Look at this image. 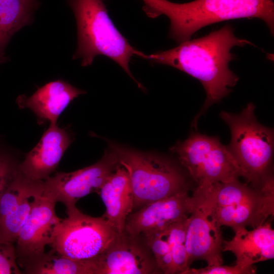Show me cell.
Wrapping results in <instances>:
<instances>
[{"instance_id":"1","label":"cell","mask_w":274,"mask_h":274,"mask_svg":"<svg viewBox=\"0 0 274 274\" xmlns=\"http://www.w3.org/2000/svg\"><path fill=\"white\" fill-rule=\"evenodd\" d=\"M253 45L250 41L238 38L230 24L209 34L188 40L171 49L150 55L142 52L140 56L155 63L166 64L177 68L198 80L206 92V99L200 112L194 117L192 126L196 128L199 117L213 104L227 96L239 78L229 68L234 59L231 52L234 46Z\"/></svg>"},{"instance_id":"2","label":"cell","mask_w":274,"mask_h":274,"mask_svg":"<svg viewBox=\"0 0 274 274\" xmlns=\"http://www.w3.org/2000/svg\"><path fill=\"white\" fill-rule=\"evenodd\" d=\"M142 1L143 9L149 17L164 15L169 18V37L179 44L190 40L203 27L235 19H260L273 36V0H195L182 4L168 0Z\"/></svg>"},{"instance_id":"3","label":"cell","mask_w":274,"mask_h":274,"mask_svg":"<svg viewBox=\"0 0 274 274\" xmlns=\"http://www.w3.org/2000/svg\"><path fill=\"white\" fill-rule=\"evenodd\" d=\"M254 110V105L250 102L238 114L220 112L231 132L227 147L247 184L259 190L274 192L273 130L258 121Z\"/></svg>"},{"instance_id":"4","label":"cell","mask_w":274,"mask_h":274,"mask_svg":"<svg viewBox=\"0 0 274 274\" xmlns=\"http://www.w3.org/2000/svg\"><path fill=\"white\" fill-rule=\"evenodd\" d=\"M72 9L77 26L78 44L74 59H81L83 66L92 64L97 55L113 60L138 84L143 86L133 76L129 63L135 50L116 28L110 18L103 0H67Z\"/></svg>"},{"instance_id":"5","label":"cell","mask_w":274,"mask_h":274,"mask_svg":"<svg viewBox=\"0 0 274 274\" xmlns=\"http://www.w3.org/2000/svg\"><path fill=\"white\" fill-rule=\"evenodd\" d=\"M109 146L128 174L134 209L188 190L185 175L169 160L113 143Z\"/></svg>"},{"instance_id":"6","label":"cell","mask_w":274,"mask_h":274,"mask_svg":"<svg viewBox=\"0 0 274 274\" xmlns=\"http://www.w3.org/2000/svg\"><path fill=\"white\" fill-rule=\"evenodd\" d=\"M170 149L198 187L243 177L227 146L217 136L194 133Z\"/></svg>"},{"instance_id":"7","label":"cell","mask_w":274,"mask_h":274,"mask_svg":"<svg viewBox=\"0 0 274 274\" xmlns=\"http://www.w3.org/2000/svg\"><path fill=\"white\" fill-rule=\"evenodd\" d=\"M54 233L51 248L78 261L90 260L100 255L119 233L102 216L93 217L76 207L66 213Z\"/></svg>"},{"instance_id":"8","label":"cell","mask_w":274,"mask_h":274,"mask_svg":"<svg viewBox=\"0 0 274 274\" xmlns=\"http://www.w3.org/2000/svg\"><path fill=\"white\" fill-rule=\"evenodd\" d=\"M120 166L110 148L95 163L71 173L57 172L43 181V195L55 203H63L66 213L76 208L80 198L98 193L107 179Z\"/></svg>"},{"instance_id":"9","label":"cell","mask_w":274,"mask_h":274,"mask_svg":"<svg viewBox=\"0 0 274 274\" xmlns=\"http://www.w3.org/2000/svg\"><path fill=\"white\" fill-rule=\"evenodd\" d=\"M55 204L43 193L35 197L14 244L20 268L43 255L46 246H51L55 229L61 219L56 214Z\"/></svg>"},{"instance_id":"10","label":"cell","mask_w":274,"mask_h":274,"mask_svg":"<svg viewBox=\"0 0 274 274\" xmlns=\"http://www.w3.org/2000/svg\"><path fill=\"white\" fill-rule=\"evenodd\" d=\"M195 202V196L184 191L146 204L128 216L124 232L131 237L137 238L141 234L165 230L188 217Z\"/></svg>"},{"instance_id":"11","label":"cell","mask_w":274,"mask_h":274,"mask_svg":"<svg viewBox=\"0 0 274 274\" xmlns=\"http://www.w3.org/2000/svg\"><path fill=\"white\" fill-rule=\"evenodd\" d=\"M43 191V181L31 180L19 171L0 200V243L15 244L35 197Z\"/></svg>"},{"instance_id":"12","label":"cell","mask_w":274,"mask_h":274,"mask_svg":"<svg viewBox=\"0 0 274 274\" xmlns=\"http://www.w3.org/2000/svg\"><path fill=\"white\" fill-rule=\"evenodd\" d=\"M194 208L189 216L186 229L187 265L197 260H204L208 266L222 264V238L220 227L210 217L208 210L195 193Z\"/></svg>"},{"instance_id":"13","label":"cell","mask_w":274,"mask_h":274,"mask_svg":"<svg viewBox=\"0 0 274 274\" xmlns=\"http://www.w3.org/2000/svg\"><path fill=\"white\" fill-rule=\"evenodd\" d=\"M125 232L90 260L93 274H149L159 269L145 250Z\"/></svg>"},{"instance_id":"14","label":"cell","mask_w":274,"mask_h":274,"mask_svg":"<svg viewBox=\"0 0 274 274\" xmlns=\"http://www.w3.org/2000/svg\"><path fill=\"white\" fill-rule=\"evenodd\" d=\"M72 142L65 129L50 123L39 143L20 162L21 172L34 181L46 180L55 172Z\"/></svg>"},{"instance_id":"15","label":"cell","mask_w":274,"mask_h":274,"mask_svg":"<svg viewBox=\"0 0 274 274\" xmlns=\"http://www.w3.org/2000/svg\"><path fill=\"white\" fill-rule=\"evenodd\" d=\"M230 241H223L222 251H230L236 257L235 263L246 266L273 259L274 230L271 220L248 230L246 227L234 231Z\"/></svg>"},{"instance_id":"16","label":"cell","mask_w":274,"mask_h":274,"mask_svg":"<svg viewBox=\"0 0 274 274\" xmlns=\"http://www.w3.org/2000/svg\"><path fill=\"white\" fill-rule=\"evenodd\" d=\"M85 93L62 80H57L38 88L30 96H18L16 101L20 109L31 110L38 121L56 124L59 116L69 104Z\"/></svg>"},{"instance_id":"17","label":"cell","mask_w":274,"mask_h":274,"mask_svg":"<svg viewBox=\"0 0 274 274\" xmlns=\"http://www.w3.org/2000/svg\"><path fill=\"white\" fill-rule=\"evenodd\" d=\"M201 199L216 224L220 227L229 226L234 231L247 226L257 227L274 215V193L223 207H211Z\"/></svg>"},{"instance_id":"18","label":"cell","mask_w":274,"mask_h":274,"mask_svg":"<svg viewBox=\"0 0 274 274\" xmlns=\"http://www.w3.org/2000/svg\"><path fill=\"white\" fill-rule=\"evenodd\" d=\"M106 211L102 216L119 234L124 232L126 219L134 209V198L128 174L119 166L97 193Z\"/></svg>"},{"instance_id":"19","label":"cell","mask_w":274,"mask_h":274,"mask_svg":"<svg viewBox=\"0 0 274 274\" xmlns=\"http://www.w3.org/2000/svg\"><path fill=\"white\" fill-rule=\"evenodd\" d=\"M36 0H0V64L6 62L5 49L12 37L30 23Z\"/></svg>"},{"instance_id":"20","label":"cell","mask_w":274,"mask_h":274,"mask_svg":"<svg viewBox=\"0 0 274 274\" xmlns=\"http://www.w3.org/2000/svg\"><path fill=\"white\" fill-rule=\"evenodd\" d=\"M26 274H93L90 261H78L51 249L27 264L22 270Z\"/></svg>"},{"instance_id":"21","label":"cell","mask_w":274,"mask_h":274,"mask_svg":"<svg viewBox=\"0 0 274 274\" xmlns=\"http://www.w3.org/2000/svg\"><path fill=\"white\" fill-rule=\"evenodd\" d=\"M188 217L174 223L167 229V240L172 258L174 273L185 274L190 268L187 265V254L185 244L186 229Z\"/></svg>"},{"instance_id":"22","label":"cell","mask_w":274,"mask_h":274,"mask_svg":"<svg viewBox=\"0 0 274 274\" xmlns=\"http://www.w3.org/2000/svg\"><path fill=\"white\" fill-rule=\"evenodd\" d=\"M167 228L145 234L144 236L159 269L165 274H173L174 270L167 240Z\"/></svg>"},{"instance_id":"23","label":"cell","mask_w":274,"mask_h":274,"mask_svg":"<svg viewBox=\"0 0 274 274\" xmlns=\"http://www.w3.org/2000/svg\"><path fill=\"white\" fill-rule=\"evenodd\" d=\"M20 162L10 153L0 149V200L7 186L20 170Z\"/></svg>"},{"instance_id":"24","label":"cell","mask_w":274,"mask_h":274,"mask_svg":"<svg viewBox=\"0 0 274 274\" xmlns=\"http://www.w3.org/2000/svg\"><path fill=\"white\" fill-rule=\"evenodd\" d=\"M256 272L254 265L246 266L236 264L228 266L222 264L211 265L201 268H189L185 274H253Z\"/></svg>"},{"instance_id":"25","label":"cell","mask_w":274,"mask_h":274,"mask_svg":"<svg viewBox=\"0 0 274 274\" xmlns=\"http://www.w3.org/2000/svg\"><path fill=\"white\" fill-rule=\"evenodd\" d=\"M17 261L15 245L0 243V274H21Z\"/></svg>"}]
</instances>
